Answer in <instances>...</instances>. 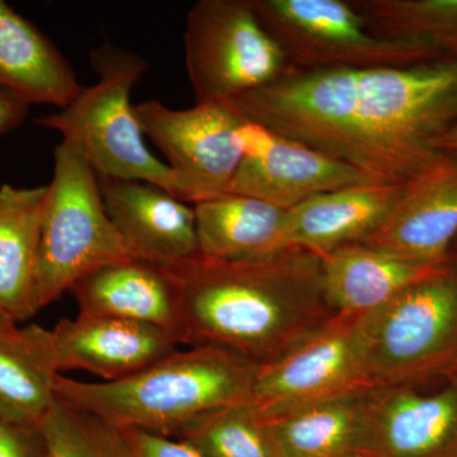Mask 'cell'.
<instances>
[{
  "label": "cell",
  "instance_id": "obj_9",
  "mask_svg": "<svg viewBox=\"0 0 457 457\" xmlns=\"http://www.w3.org/2000/svg\"><path fill=\"white\" fill-rule=\"evenodd\" d=\"M366 314H337L270 365L257 369L252 405L264 420L375 386Z\"/></svg>",
  "mask_w": 457,
  "mask_h": 457
},
{
  "label": "cell",
  "instance_id": "obj_25",
  "mask_svg": "<svg viewBox=\"0 0 457 457\" xmlns=\"http://www.w3.org/2000/svg\"><path fill=\"white\" fill-rule=\"evenodd\" d=\"M174 437L204 457H281L269 425L251 402L204 414Z\"/></svg>",
  "mask_w": 457,
  "mask_h": 457
},
{
  "label": "cell",
  "instance_id": "obj_10",
  "mask_svg": "<svg viewBox=\"0 0 457 457\" xmlns=\"http://www.w3.org/2000/svg\"><path fill=\"white\" fill-rule=\"evenodd\" d=\"M135 111L144 134L167 158L179 200L195 204L227 192L245 156L248 122L231 102L173 110L146 101Z\"/></svg>",
  "mask_w": 457,
  "mask_h": 457
},
{
  "label": "cell",
  "instance_id": "obj_32",
  "mask_svg": "<svg viewBox=\"0 0 457 457\" xmlns=\"http://www.w3.org/2000/svg\"><path fill=\"white\" fill-rule=\"evenodd\" d=\"M451 252H457V240L455 242V245H453V251H451Z\"/></svg>",
  "mask_w": 457,
  "mask_h": 457
},
{
  "label": "cell",
  "instance_id": "obj_14",
  "mask_svg": "<svg viewBox=\"0 0 457 457\" xmlns=\"http://www.w3.org/2000/svg\"><path fill=\"white\" fill-rule=\"evenodd\" d=\"M98 180L108 216L132 257L170 266L200 255L194 204L154 183Z\"/></svg>",
  "mask_w": 457,
  "mask_h": 457
},
{
  "label": "cell",
  "instance_id": "obj_31",
  "mask_svg": "<svg viewBox=\"0 0 457 457\" xmlns=\"http://www.w3.org/2000/svg\"><path fill=\"white\" fill-rule=\"evenodd\" d=\"M13 326H17L16 323L11 320V319L5 317L2 312H0V330L7 329V328H11Z\"/></svg>",
  "mask_w": 457,
  "mask_h": 457
},
{
  "label": "cell",
  "instance_id": "obj_24",
  "mask_svg": "<svg viewBox=\"0 0 457 457\" xmlns=\"http://www.w3.org/2000/svg\"><path fill=\"white\" fill-rule=\"evenodd\" d=\"M376 35L413 45L435 62L457 59V0H350Z\"/></svg>",
  "mask_w": 457,
  "mask_h": 457
},
{
  "label": "cell",
  "instance_id": "obj_2",
  "mask_svg": "<svg viewBox=\"0 0 457 457\" xmlns=\"http://www.w3.org/2000/svg\"><path fill=\"white\" fill-rule=\"evenodd\" d=\"M164 267L179 290L182 345L225 351L255 368L285 356L337 315L320 258L299 246L260 261L198 255Z\"/></svg>",
  "mask_w": 457,
  "mask_h": 457
},
{
  "label": "cell",
  "instance_id": "obj_4",
  "mask_svg": "<svg viewBox=\"0 0 457 457\" xmlns=\"http://www.w3.org/2000/svg\"><path fill=\"white\" fill-rule=\"evenodd\" d=\"M97 83L83 88L69 106L36 120L60 132L98 177L144 180L179 197L173 171L147 149L131 90L149 69L145 59L104 44L90 54Z\"/></svg>",
  "mask_w": 457,
  "mask_h": 457
},
{
  "label": "cell",
  "instance_id": "obj_29",
  "mask_svg": "<svg viewBox=\"0 0 457 457\" xmlns=\"http://www.w3.org/2000/svg\"><path fill=\"white\" fill-rule=\"evenodd\" d=\"M29 104L0 89V137L16 130L25 121Z\"/></svg>",
  "mask_w": 457,
  "mask_h": 457
},
{
  "label": "cell",
  "instance_id": "obj_34",
  "mask_svg": "<svg viewBox=\"0 0 457 457\" xmlns=\"http://www.w3.org/2000/svg\"><path fill=\"white\" fill-rule=\"evenodd\" d=\"M456 374H457V372H456ZM456 374H455V375H456Z\"/></svg>",
  "mask_w": 457,
  "mask_h": 457
},
{
  "label": "cell",
  "instance_id": "obj_3",
  "mask_svg": "<svg viewBox=\"0 0 457 457\" xmlns=\"http://www.w3.org/2000/svg\"><path fill=\"white\" fill-rule=\"evenodd\" d=\"M257 369L225 351L189 347L122 380L84 383L60 374L55 395L125 431L170 437L204 414L251 402Z\"/></svg>",
  "mask_w": 457,
  "mask_h": 457
},
{
  "label": "cell",
  "instance_id": "obj_15",
  "mask_svg": "<svg viewBox=\"0 0 457 457\" xmlns=\"http://www.w3.org/2000/svg\"><path fill=\"white\" fill-rule=\"evenodd\" d=\"M53 342L60 374L84 370L104 381L137 374L179 345L167 332L149 324L82 312L74 319H60Z\"/></svg>",
  "mask_w": 457,
  "mask_h": 457
},
{
  "label": "cell",
  "instance_id": "obj_7",
  "mask_svg": "<svg viewBox=\"0 0 457 457\" xmlns=\"http://www.w3.org/2000/svg\"><path fill=\"white\" fill-rule=\"evenodd\" d=\"M185 53L197 104L234 101L293 68L251 0L197 2L187 14Z\"/></svg>",
  "mask_w": 457,
  "mask_h": 457
},
{
  "label": "cell",
  "instance_id": "obj_28",
  "mask_svg": "<svg viewBox=\"0 0 457 457\" xmlns=\"http://www.w3.org/2000/svg\"><path fill=\"white\" fill-rule=\"evenodd\" d=\"M134 457H204L186 442L143 431H128Z\"/></svg>",
  "mask_w": 457,
  "mask_h": 457
},
{
  "label": "cell",
  "instance_id": "obj_33",
  "mask_svg": "<svg viewBox=\"0 0 457 457\" xmlns=\"http://www.w3.org/2000/svg\"><path fill=\"white\" fill-rule=\"evenodd\" d=\"M354 457H365V456H354Z\"/></svg>",
  "mask_w": 457,
  "mask_h": 457
},
{
  "label": "cell",
  "instance_id": "obj_19",
  "mask_svg": "<svg viewBox=\"0 0 457 457\" xmlns=\"http://www.w3.org/2000/svg\"><path fill=\"white\" fill-rule=\"evenodd\" d=\"M47 186L0 187V312L22 323L40 312L37 260Z\"/></svg>",
  "mask_w": 457,
  "mask_h": 457
},
{
  "label": "cell",
  "instance_id": "obj_12",
  "mask_svg": "<svg viewBox=\"0 0 457 457\" xmlns=\"http://www.w3.org/2000/svg\"><path fill=\"white\" fill-rule=\"evenodd\" d=\"M362 456L457 457V374L432 392L425 387H375Z\"/></svg>",
  "mask_w": 457,
  "mask_h": 457
},
{
  "label": "cell",
  "instance_id": "obj_20",
  "mask_svg": "<svg viewBox=\"0 0 457 457\" xmlns=\"http://www.w3.org/2000/svg\"><path fill=\"white\" fill-rule=\"evenodd\" d=\"M200 255L252 262L272 257L285 245L287 210L245 195L222 194L194 204Z\"/></svg>",
  "mask_w": 457,
  "mask_h": 457
},
{
  "label": "cell",
  "instance_id": "obj_17",
  "mask_svg": "<svg viewBox=\"0 0 457 457\" xmlns=\"http://www.w3.org/2000/svg\"><path fill=\"white\" fill-rule=\"evenodd\" d=\"M404 185L353 186L319 195L287 210L285 245L323 255L363 243L381 227Z\"/></svg>",
  "mask_w": 457,
  "mask_h": 457
},
{
  "label": "cell",
  "instance_id": "obj_13",
  "mask_svg": "<svg viewBox=\"0 0 457 457\" xmlns=\"http://www.w3.org/2000/svg\"><path fill=\"white\" fill-rule=\"evenodd\" d=\"M457 240V156L441 153L405 183L399 200L365 245L438 266Z\"/></svg>",
  "mask_w": 457,
  "mask_h": 457
},
{
  "label": "cell",
  "instance_id": "obj_26",
  "mask_svg": "<svg viewBox=\"0 0 457 457\" xmlns=\"http://www.w3.org/2000/svg\"><path fill=\"white\" fill-rule=\"evenodd\" d=\"M41 431L46 457H134L128 431L57 399Z\"/></svg>",
  "mask_w": 457,
  "mask_h": 457
},
{
  "label": "cell",
  "instance_id": "obj_21",
  "mask_svg": "<svg viewBox=\"0 0 457 457\" xmlns=\"http://www.w3.org/2000/svg\"><path fill=\"white\" fill-rule=\"evenodd\" d=\"M319 258L328 300L337 314L378 311L441 266L414 263L365 243L341 246Z\"/></svg>",
  "mask_w": 457,
  "mask_h": 457
},
{
  "label": "cell",
  "instance_id": "obj_6",
  "mask_svg": "<svg viewBox=\"0 0 457 457\" xmlns=\"http://www.w3.org/2000/svg\"><path fill=\"white\" fill-rule=\"evenodd\" d=\"M54 161L38 246L40 309L92 270L134 258L108 216L97 173L88 162L66 141L55 147Z\"/></svg>",
  "mask_w": 457,
  "mask_h": 457
},
{
  "label": "cell",
  "instance_id": "obj_18",
  "mask_svg": "<svg viewBox=\"0 0 457 457\" xmlns=\"http://www.w3.org/2000/svg\"><path fill=\"white\" fill-rule=\"evenodd\" d=\"M73 66L31 21L0 0V89L60 110L82 92Z\"/></svg>",
  "mask_w": 457,
  "mask_h": 457
},
{
  "label": "cell",
  "instance_id": "obj_22",
  "mask_svg": "<svg viewBox=\"0 0 457 457\" xmlns=\"http://www.w3.org/2000/svg\"><path fill=\"white\" fill-rule=\"evenodd\" d=\"M53 330L29 324L0 330V420L40 426L55 404Z\"/></svg>",
  "mask_w": 457,
  "mask_h": 457
},
{
  "label": "cell",
  "instance_id": "obj_23",
  "mask_svg": "<svg viewBox=\"0 0 457 457\" xmlns=\"http://www.w3.org/2000/svg\"><path fill=\"white\" fill-rule=\"evenodd\" d=\"M371 389L266 420L281 457L362 456Z\"/></svg>",
  "mask_w": 457,
  "mask_h": 457
},
{
  "label": "cell",
  "instance_id": "obj_5",
  "mask_svg": "<svg viewBox=\"0 0 457 457\" xmlns=\"http://www.w3.org/2000/svg\"><path fill=\"white\" fill-rule=\"evenodd\" d=\"M375 386L425 387L457 372V252L365 318Z\"/></svg>",
  "mask_w": 457,
  "mask_h": 457
},
{
  "label": "cell",
  "instance_id": "obj_8",
  "mask_svg": "<svg viewBox=\"0 0 457 457\" xmlns=\"http://www.w3.org/2000/svg\"><path fill=\"white\" fill-rule=\"evenodd\" d=\"M262 25L302 71L435 62L405 42L376 35L350 0H251Z\"/></svg>",
  "mask_w": 457,
  "mask_h": 457
},
{
  "label": "cell",
  "instance_id": "obj_30",
  "mask_svg": "<svg viewBox=\"0 0 457 457\" xmlns=\"http://www.w3.org/2000/svg\"><path fill=\"white\" fill-rule=\"evenodd\" d=\"M436 149L440 153L457 156V120L453 126L445 132L444 137L436 144Z\"/></svg>",
  "mask_w": 457,
  "mask_h": 457
},
{
  "label": "cell",
  "instance_id": "obj_11",
  "mask_svg": "<svg viewBox=\"0 0 457 457\" xmlns=\"http://www.w3.org/2000/svg\"><path fill=\"white\" fill-rule=\"evenodd\" d=\"M378 183L324 153L249 121L245 156L225 194L245 195L290 210L319 195Z\"/></svg>",
  "mask_w": 457,
  "mask_h": 457
},
{
  "label": "cell",
  "instance_id": "obj_16",
  "mask_svg": "<svg viewBox=\"0 0 457 457\" xmlns=\"http://www.w3.org/2000/svg\"><path fill=\"white\" fill-rule=\"evenodd\" d=\"M69 291L82 314L149 324L182 345L179 290L164 266L137 258L113 262L83 276Z\"/></svg>",
  "mask_w": 457,
  "mask_h": 457
},
{
  "label": "cell",
  "instance_id": "obj_27",
  "mask_svg": "<svg viewBox=\"0 0 457 457\" xmlns=\"http://www.w3.org/2000/svg\"><path fill=\"white\" fill-rule=\"evenodd\" d=\"M0 457H46L41 425H14L0 420Z\"/></svg>",
  "mask_w": 457,
  "mask_h": 457
},
{
  "label": "cell",
  "instance_id": "obj_1",
  "mask_svg": "<svg viewBox=\"0 0 457 457\" xmlns=\"http://www.w3.org/2000/svg\"><path fill=\"white\" fill-rule=\"evenodd\" d=\"M231 104L249 121L375 182L405 185L441 154L436 144L457 120V59L336 71L293 66Z\"/></svg>",
  "mask_w": 457,
  "mask_h": 457
}]
</instances>
